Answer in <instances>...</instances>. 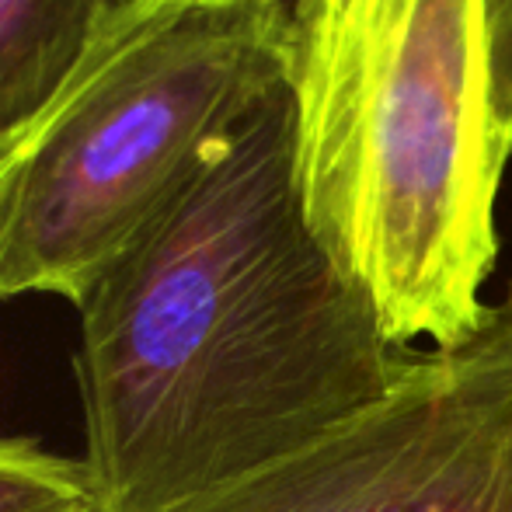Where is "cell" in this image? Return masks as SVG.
I'll return each instance as SVG.
<instances>
[{
	"mask_svg": "<svg viewBox=\"0 0 512 512\" xmlns=\"http://www.w3.org/2000/svg\"><path fill=\"white\" fill-rule=\"evenodd\" d=\"M77 314L98 512H171L279 464L377 405L422 352L387 338L310 230L290 81Z\"/></svg>",
	"mask_w": 512,
	"mask_h": 512,
	"instance_id": "cell-1",
	"label": "cell"
},
{
	"mask_svg": "<svg viewBox=\"0 0 512 512\" xmlns=\"http://www.w3.org/2000/svg\"><path fill=\"white\" fill-rule=\"evenodd\" d=\"M307 223L394 345L453 349L492 317L495 199L485 0H290Z\"/></svg>",
	"mask_w": 512,
	"mask_h": 512,
	"instance_id": "cell-2",
	"label": "cell"
},
{
	"mask_svg": "<svg viewBox=\"0 0 512 512\" xmlns=\"http://www.w3.org/2000/svg\"><path fill=\"white\" fill-rule=\"evenodd\" d=\"M290 0H112L0 140V300L81 307L290 81Z\"/></svg>",
	"mask_w": 512,
	"mask_h": 512,
	"instance_id": "cell-3",
	"label": "cell"
},
{
	"mask_svg": "<svg viewBox=\"0 0 512 512\" xmlns=\"http://www.w3.org/2000/svg\"><path fill=\"white\" fill-rule=\"evenodd\" d=\"M512 506V290L464 345L422 349L391 394L171 512H502Z\"/></svg>",
	"mask_w": 512,
	"mask_h": 512,
	"instance_id": "cell-4",
	"label": "cell"
},
{
	"mask_svg": "<svg viewBox=\"0 0 512 512\" xmlns=\"http://www.w3.org/2000/svg\"><path fill=\"white\" fill-rule=\"evenodd\" d=\"M112 0H0V140L63 81Z\"/></svg>",
	"mask_w": 512,
	"mask_h": 512,
	"instance_id": "cell-5",
	"label": "cell"
},
{
	"mask_svg": "<svg viewBox=\"0 0 512 512\" xmlns=\"http://www.w3.org/2000/svg\"><path fill=\"white\" fill-rule=\"evenodd\" d=\"M0 512H98V499L84 460L0 436Z\"/></svg>",
	"mask_w": 512,
	"mask_h": 512,
	"instance_id": "cell-6",
	"label": "cell"
},
{
	"mask_svg": "<svg viewBox=\"0 0 512 512\" xmlns=\"http://www.w3.org/2000/svg\"><path fill=\"white\" fill-rule=\"evenodd\" d=\"M488 63H492V112L502 154L512 157V0H485Z\"/></svg>",
	"mask_w": 512,
	"mask_h": 512,
	"instance_id": "cell-7",
	"label": "cell"
},
{
	"mask_svg": "<svg viewBox=\"0 0 512 512\" xmlns=\"http://www.w3.org/2000/svg\"><path fill=\"white\" fill-rule=\"evenodd\" d=\"M502 512H512V506H509V509H502Z\"/></svg>",
	"mask_w": 512,
	"mask_h": 512,
	"instance_id": "cell-8",
	"label": "cell"
}]
</instances>
